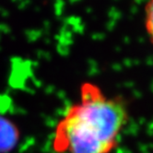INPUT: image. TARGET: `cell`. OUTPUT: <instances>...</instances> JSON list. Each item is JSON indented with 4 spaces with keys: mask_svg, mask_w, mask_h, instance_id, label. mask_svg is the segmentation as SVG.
Here are the masks:
<instances>
[{
    "mask_svg": "<svg viewBox=\"0 0 153 153\" xmlns=\"http://www.w3.org/2000/svg\"><path fill=\"white\" fill-rule=\"evenodd\" d=\"M127 118L121 100L107 97L97 85L86 82L79 102L68 109L56 127L53 149L58 153H109Z\"/></svg>",
    "mask_w": 153,
    "mask_h": 153,
    "instance_id": "1",
    "label": "cell"
},
{
    "mask_svg": "<svg viewBox=\"0 0 153 153\" xmlns=\"http://www.w3.org/2000/svg\"><path fill=\"white\" fill-rule=\"evenodd\" d=\"M19 138L18 129L8 120L0 117V152L9 151Z\"/></svg>",
    "mask_w": 153,
    "mask_h": 153,
    "instance_id": "2",
    "label": "cell"
},
{
    "mask_svg": "<svg viewBox=\"0 0 153 153\" xmlns=\"http://www.w3.org/2000/svg\"><path fill=\"white\" fill-rule=\"evenodd\" d=\"M144 29L149 42L153 45V0H146L144 6Z\"/></svg>",
    "mask_w": 153,
    "mask_h": 153,
    "instance_id": "3",
    "label": "cell"
}]
</instances>
